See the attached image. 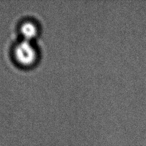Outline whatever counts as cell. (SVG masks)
Wrapping results in <instances>:
<instances>
[{"label":"cell","mask_w":146,"mask_h":146,"mask_svg":"<svg viewBox=\"0 0 146 146\" xmlns=\"http://www.w3.org/2000/svg\"><path fill=\"white\" fill-rule=\"evenodd\" d=\"M15 61L23 67L34 64L38 59V51L32 41L22 39L14 47L13 52Z\"/></svg>","instance_id":"6da1fadb"},{"label":"cell","mask_w":146,"mask_h":146,"mask_svg":"<svg viewBox=\"0 0 146 146\" xmlns=\"http://www.w3.org/2000/svg\"><path fill=\"white\" fill-rule=\"evenodd\" d=\"M19 31L23 39L32 41L39 32L36 23L31 20H26L22 22L19 27Z\"/></svg>","instance_id":"7a4b0ae2"}]
</instances>
